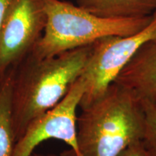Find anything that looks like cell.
Segmentation results:
<instances>
[{
	"instance_id": "cell-1",
	"label": "cell",
	"mask_w": 156,
	"mask_h": 156,
	"mask_svg": "<svg viewBox=\"0 0 156 156\" xmlns=\"http://www.w3.org/2000/svg\"><path fill=\"white\" fill-rule=\"evenodd\" d=\"M92 48L90 44L44 58L29 54L15 68L11 108L16 141L65 96L83 73Z\"/></svg>"
},
{
	"instance_id": "cell-2",
	"label": "cell",
	"mask_w": 156,
	"mask_h": 156,
	"mask_svg": "<svg viewBox=\"0 0 156 156\" xmlns=\"http://www.w3.org/2000/svg\"><path fill=\"white\" fill-rule=\"evenodd\" d=\"M145 116L141 101L113 83L77 119V156H119L142 141Z\"/></svg>"
},
{
	"instance_id": "cell-3",
	"label": "cell",
	"mask_w": 156,
	"mask_h": 156,
	"mask_svg": "<svg viewBox=\"0 0 156 156\" xmlns=\"http://www.w3.org/2000/svg\"><path fill=\"white\" fill-rule=\"evenodd\" d=\"M46 15L44 33L30 56L51 57L88 46L108 36L136 34L151 23L150 16L132 18L99 17L77 5L60 0H43Z\"/></svg>"
},
{
	"instance_id": "cell-4",
	"label": "cell",
	"mask_w": 156,
	"mask_h": 156,
	"mask_svg": "<svg viewBox=\"0 0 156 156\" xmlns=\"http://www.w3.org/2000/svg\"><path fill=\"white\" fill-rule=\"evenodd\" d=\"M155 38L156 11L151 23L136 34L108 36L93 44L92 51L82 74L85 87L79 107L81 109L87 108L102 97L137 50Z\"/></svg>"
},
{
	"instance_id": "cell-5",
	"label": "cell",
	"mask_w": 156,
	"mask_h": 156,
	"mask_svg": "<svg viewBox=\"0 0 156 156\" xmlns=\"http://www.w3.org/2000/svg\"><path fill=\"white\" fill-rule=\"evenodd\" d=\"M46 23L43 0H12L0 30V78L32 52Z\"/></svg>"
},
{
	"instance_id": "cell-6",
	"label": "cell",
	"mask_w": 156,
	"mask_h": 156,
	"mask_svg": "<svg viewBox=\"0 0 156 156\" xmlns=\"http://www.w3.org/2000/svg\"><path fill=\"white\" fill-rule=\"evenodd\" d=\"M85 87V79L81 75L54 108L31 122L15 144L13 156H30L39 144L49 139L62 140L71 147L69 151L62 152L60 156H77L76 110Z\"/></svg>"
},
{
	"instance_id": "cell-7",
	"label": "cell",
	"mask_w": 156,
	"mask_h": 156,
	"mask_svg": "<svg viewBox=\"0 0 156 156\" xmlns=\"http://www.w3.org/2000/svg\"><path fill=\"white\" fill-rule=\"evenodd\" d=\"M114 83L139 101L151 100L156 95V38L142 45Z\"/></svg>"
},
{
	"instance_id": "cell-8",
	"label": "cell",
	"mask_w": 156,
	"mask_h": 156,
	"mask_svg": "<svg viewBox=\"0 0 156 156\" xmlns=\"http://www.w3.org/2000/svg\"><path fill=\"white\" fill-rule=\"evenodd\" d=\"M77 5L99 17L132 18L152 15L156 0H75Z\"/></svg>"
},
{
	"instance_id": "cell-9",
	"label": "cell",
	"mask_w": 156,
	"mask_h": 156,
	"mask_svg": "<svg viewBox=\"0 0 156 156\" xmlns=\"http://www.w3.org/2000/svg\"><path fill=\"white\" fill-rule=\"evenodd\" d=\"M15 69L0 78V156H13L16 138L12 118V90Z\"/></svg>"
},
{
	"instance_id": "cell-10",
	"label": "cell",
	"mask_w": 156,
	"mask_h": 156,
	"mask_svg": "<svg viewBox=\"0 0 156 156\" xmlns=\"http://www.w3.org/2000/svg\"><path fill=\"white\" fill-rule=\"evenodd\" d=\"M140 101L145 116L142 142L151 155L156 156V106L149 99Z\"/></svg>"
},
{
	"instance_id": "cell-11",
	"label": "cell",
	"mask_w": 156,
	"mask_h": 156,
	"mask_svg": "<svg viewBox=\"0 0 156 156\" xmlns=\"http://www.w3.org/2000/svg\"><path fill=\"white\" fill-rule=\"evenodd\" d=\"M119 156H151L142 141H138L126 148Z\"/></svg>"
},
{
	"instance_id": "cell-12",
	"label": "cell",
	"mask_w": 156,
	"mask_h": 156,
	"mask_svg": "<svg viewBox=\"0 0 156 156\" xmlns=\"http://www.w3.org/2000/svg\"><path fill=\"white\" fill-rule=\"evenodd\" d=\"M11 1L12 0H0V30H1L2 25L6 12Z\"/></svg>"
},
{
	"instance_id": "cell-13",
	"label": "cell",
	"mask_w": 156,
	"mask_h": 156,
	"mask_svg": "<svg viewBox=\"0 0 156 156\" xmlns=\"http://www.w3.org/2000/svg\"><path fill=\"white\" fill-rule=\"evenodd\" d=\"M30 156H58L56 155V154H53V153H49V154H41V153H33L32 155Z\"/></svg>"
},
{
	"instance_id": "cell-14",
	"label": "cell",
	"mask_w": 156,
	"mask_h": 156,
	"mask_svg": "<svg viewBox=\"0 0 156 156\" xmlns=\"http://www.w3.org/2000/svg\"><path fill=\"white\" fill-rule=\"evenodd\" d=\"M151 101H153V102L154 103V104H155V106H156V95H155V96H154L153 98L151 99Z\"/></svg>"
},
{
	"instance_id": "cell-15",
	"label": "cell",
	"mask_w": 156,
	"mask_h": 156,
	"mask_svg": "<svg viewBox=\"0 0 156 156\" xmlns=\"http://www.w3.org/2000/svg\"><path fill=\"white\" fill-rule=\"evenodd\" d=\"M150 154H151V153H150ZM151 156H153V155H151Z\"/></svg>"
}]
</instances>
